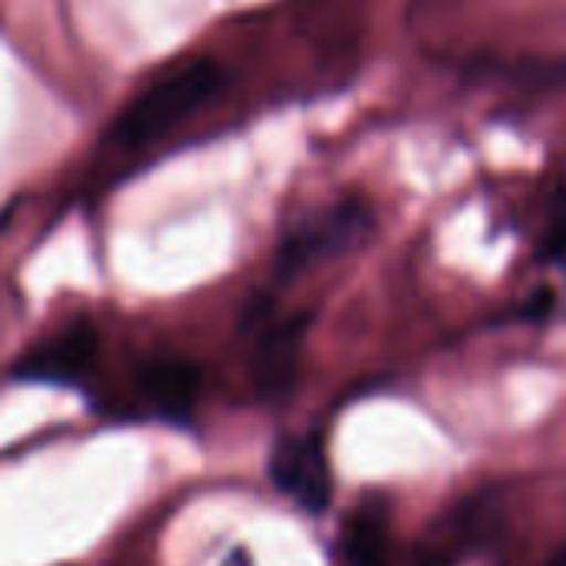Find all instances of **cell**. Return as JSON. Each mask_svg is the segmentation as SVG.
Listing matches in <instances>:
<instances>
[{
    "label": "cell",
    "mask_w": 566,
    "mask_h": 566,
    "mask_svg": "<svg viewBox=\"0 0 566 566\" xmlns=\"http://www.w3.org/2000/svg\"><path fill=\"white\" fill-rule=\"evenodd\" d=\"M547 566H566V551L564 554H560V557H557V560H551V564Z\"/></svg>",
    "instance_id": "30bf717a"
},
{
    "label": "cell",
    "mask_w": 566,
    "mask_h": 566,
    "mask_svg": "<svg viewBox=\"0 0 566 566\" xmlns=\"http://www.w3.org/2000/svg\"><path fill=\"white\" fill-rule=\"evenodd\" d=\"M222 86V66L216 60H189L186 66L166 73L153 86H146L109 126V143L136 149L166 136L176 123L192 116L209 96Z\"/></svg>",
    "instance_id": "6da1fadb"
},
{
    "label": "cell",
    "mask_w": 566,
    "mask_h": 566,
    "mask_svg": "<svg viewBox=\"0 0 566 566\" xmlns=\"http://www.w3.org/2000/svg\"><path fill=\"white\" fill-rule=\"evenodd\" d=\"M342 554L348 566H385L388 564V527L378 514L361 511L342 531Z\"/></svg>",
    "instance_id": "52a82bcc"
},
{
    "label": "cell",
    "mask_w": 566,
    "mask_h": 566,
    "mask_svg": "<svg viewBox=\"0 0 566 566\" xmlns=\"http://www.w3.org/2000/svg\"><path fill=\"white\" fill-rule=\"evenodd\" d=\"M272 484L292 497L302 511L322 514L332 501V471L318 438H282L269 458Z\"/></svg>",
    "instance_id": "3957f363"
},
{
    "label": "cell",
    "mask_w": 566,
    "mask_h": 566,
    "mask_svg": "<svg viewBox=\"0 0 566 566\" xmlns=\"http://www.w3.org/2000/svg\"><path fill=\"white\" fill-rule=\"evenodd\" d=\"M541 255L547 262H566V192L551 216V226H547L544 242H541Z\"/></svg>",
    "instance_id": "ba28073f"
},
{
    "label": "cell",
    "mask_w": 566,
    "mask_h": 566,
    "mask_svg": "<svg viewBox=\"0 0 566 566\" xmlns=\"http://www.w3.org/2000/svg\"><path fill=\"white\" fill-rule=\"evenodd\" d=\"M96 352H99V338H96L93 325L76 322L63 335H56L53 342L30 352L13 368V378L17 381H40V385H76L90 375Z\"/></svg>",
    "instance_id": "5b68a950"
},
{
    "label": "cell",
    "mask_w": 566,
    "mask_h": 566,
    "mask_svg": "<svg viewBox=\"0 0 566 566\" xmlns=\"http://www.w3.org/2000/svg\"><path fill=\"white\" fill-rule=\"evenodd\" d=\"M199 368L182 358H156L139 371V391L169 421H186L199 398Z\"/></svg>",
    "instance_id": "8992f818"
},
{
    "label": "cell",
    "mask_w": 566,
    "mask_h": 566,
    "mask_svg": "<svg viewBox=\"0 0 566 566\" xmlns=\"http://www.w3.org/2000/svg\"><path fill=\"white\" fill-rule=\"evenodd\" d=\"M222 566H252V560H249V554H245V551H235V554H229V557H226V564Z\"/></svg>",
    "instance_id": "9c48e42d"
},
{
    "label": "cell",
    "mask_w": 566,
    "mask_h": 566,
    "mask_svg": "<svg viewBox=\"0 0 566 566\" xmlns=\"http://www.w3.org/2000/svg\"><path fill=\"white\" fill-rule=\"evenodd\" d=\"M371 209L365 202H338L328 206L308 219H302L279 245L275 252V275L282 282L298 279L302 272L332 262L345 252H352L355 245L365 242V235L371 232Z\"/></svg>",
    "instance_id": "7a4b0ae2"
},
{
    "label": "cell",
    "mask_w": 566,
    "mask_h": 566,
    "mask_svg": "<svg viewBox=\"0 0 566 566\" xmlns=\"http://www.w3.org/2000/svg\"><path fill=\"white\" fill-rule=\"evenodd\" d=\"M308 328V315L265 322L259 325V342L252 355V381L262 401H282L295 388L298 361H302V338Z\"/></svg>",
    "instance_id": "277c9868"
}]
</instances>
